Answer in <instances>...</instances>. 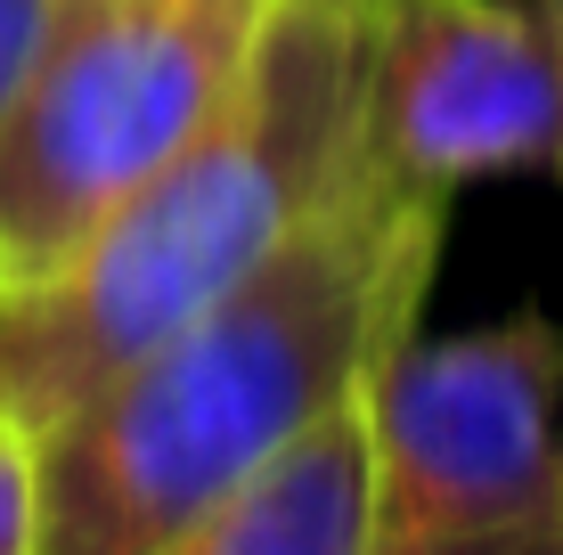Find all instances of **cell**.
I'll return each instance as SVG.
<instances>
[{"instance_id":"6da1fadb","label":"cell","mask_w":563,"mask_h":555,"mask_svg":"<svg viewBox=\"0 0 563 555\" xmlns=\"http://www.w3.org/2000/svg\"><path fill=\"white\" fill-rule=\"evenodd\" d=\"M450 204L343 164L238 286L33 433V555H147L360 392L417 328Z\"/></svg>"},{"instance_id":"7a4b0ae2","label":"cell","mask_w":563,"mask_h":555,"mask_svg":"<svg viewBox=\"0 0 563 555\" xmlns=\"http://www.w3.org/2000/svg\"><path fill=\"white\" fill-rule=\"evenodd\" d=\"M360 0H269L221 107L74 245L0 295V409L42 433L99 376L238 286L343 171Z\"/></svg>"},{"instance_id":"3957f363","label":"cell","mask_w":563,"mask_h":555,"mask_svg":"<svg viewBox=\"0 0 563 555\" xmlns=\"http://www.w3.org/2000/svg\"><path fill=\"white\" fill-rule=\"evenodd\" d=\"M269 0H57L0 114V295L74 245L221 107Z\"/></svg>"},{"instance_id":"277c9868","label":"cell","mask_w":563,"mask_h":555,"mask_svg":"<svg viewBox=\"0 0 563 555\" xmlns=\"http://www.w3.org/2000/svg\"><path fill=\"white\" fill-rule=\"evenodd\" d=\"M360 442L376 547L531 523L563 507V319L507 311L490 328H409L360 376Z\"/></svg>"},{"instance_id":"5b68a950","label":"cell","mask_w":563,"mask_h":555,"mask_svg":"<svg viewBox=\"0 0 563 555\" xmlns=\"http://www.w3.org/2000/svg\"><path fill=\"white\" fill-rule=\"evenodd\" d=\"M343 164L424 204L563 180V57L531 0H360Z\"/></svg>"},{"instance_id":"8992f818","label":"cell","mask_w":563,"mask_h":555,"mask_svg":"<svg viewBox=\"0 0 563 555\" xmlns=\"http://www.w3.org/2000/svg\"><path fill=\"white\" fill-rule=\"evenodd\" d=\"M147 555H376V499H367L360 392L295 433L269 466L221 490Z\"/></svg>"},{"instance_id":"52a82bcc","label":"cell","mask_w":563,"mask_h":555,"mask_svg":"<svg viewBox=\"0 0 563 555\" xmlns=\"http://www.w3.org/2000/svg\"><path fill=\"white\" fill-rule=\"evenodd\" d=\"M376 555H563V507L531 523H490V531H441V540H400Z\"/></svg>"},{"instance_id":"ba28073f","label":"cell","mask_w":563,"mask_h":555,"mask_svg":"<svg viewBox=\"0 0 563 555\" xmlns=\"http://www.w3.org/2000/svg\"><path fill=\"white\" fill-rule=\"evenodd\" d=\"M42 507H33V433L0 409V555H33Z\"/></svg>"},{"instance_id":"9c48e42d","label":"cell","mask_w":563,"mask_h":555,"mask_svg":"<svg viewBox=\"0 0 563 555\" xmlns=\"http://www.w3.org/2000/svg\"><path fill=\"white\" fill-rule=\"evenodd\" d=\"M49 16H57V0H0V114H9L16 82L33 74V57H42Z\"/></svg>"},{"instance_id":"30bf717a","label":"cell","mask_w":563,"mask_h":555,"mask_svg":"<svg viewBox=\"0 0 563 555\" xmlns=\"http://www.w3.org/2000/svg\"><path fill=\"white\" fill-rule=\"evenodd\" d=\"M539 9V25H548V42H555V57H563V0H531Z\"/></svg>"}]
</instances>
